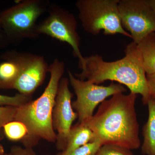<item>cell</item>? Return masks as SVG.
I'll list each match as a JSON object with an SVG mask.
<instances>
[{
    "instance_id": "obj_7",
    "label": "cell",
    "mask_w": 155,
    "mask_h": 155,
    "mask_svg": "<svg viewBox=\"0 0 155 155\" xmlns=\"http://www.w3.org/2000/svg\"><path fill=\"white\" fill-rule=\"evenodd\" d=\"M0 58L12 60L17 64V78L12 89L25 96L31 97L48 72L49 65L44 57L40 55L11 50L2 54Z\"/></svg>"
},
{
    "instance_id": "obj_1",
    "label": "cell",
    "mask_w": 155,
    "mask_h": 155,
    "mask_svg": "<svg viewBox=\"0 0 155 155\" xmlns=\"http://www.w3.org/2000/svg\"><path fill=\"white\" fill-rule=\"evenodd\" d=\"M137 97V94L131 92L128 94L120 93L101 103L97 113L83 124L93 133L91 142L131 150L139 148L141 143L135 109Z\"/></svg>"
},
{
    "instance_id": "obj_2",
    "label": "cell",
    "mask_w": 155,
    "mask_h": 155,
    "mask_svg": "<svg viewBox=\"0 0 155 155\" xmlns=\"http://www.w3.org/2000/svg\"><path fill=\"white\" fill-rule=\"evenodd\" d=\"M125 56L113 62H107L98 54L84 57L78 64L80 73L75 76L81 80H87L99 84L106 81H116L125 85L130 92L142 96V101L147 105L150 97L140 51L137 44L132 41L125 50Z\"/></svg>"
},
{
    "instance_id": "obj_8",
    "label": "cell",
    "mask_w": 155,
    "mask_h": 155,
    "mask_svg": "<svg viewBox=\"0 0 155 155\" xmlns=\"http://www.w3.org/2000/svg\"><path fill=\"white\" fill-rule=\"evenodd\" d=\"M69 82L76 95V100L72 103L76 110L78 123L85 124L94 115L95 108L108 97L126 91L122 84L111 82L108 86L95 84L87 80H81L68 71Z\"/></svg>"
},
{
    "instance_id": "obj_19",
    "label": "cell",
    "mask_w": 155,
    "mask_h": 155,
    "mask_svg": "<svg viewBox=\"0 0 155 155\" xmlns=\"http://www.w3.org/2000/svg\"><path fill=\"white\" fill-rule=\"evenodd\" d=\"M101 146V144L98 142H91L67 155H95Z\"/></svg>"
},
{
    "instance_id": "obj_5",
    "label": "cell",
    "mask_w": 155,
    "mask_h": 155,
    "mask_svg": "<svg viewBox=\"0 0 155 155\" xmlns=\"http://www.w3.org/2000/svg\"><path fill=\"white\" fill-rule=\"evenodd\" d=\"M119 0H78L75 4L84 30L93 35L103 31L106 35L119 34L132 39L119 16Z\"/></svg>"
},
{
    "instance_id": "obj_6",
    "label": "cell",
    "mask_w": 155,
    "mask_h": 155,
    "mask_svg": "<svg viewBox=\"0 0 155 155\" xmlns=\"http://www.w3.org/2000/svg\"><path fill=\"white\" fill-rule=\"evenodd\" d=\"M47 17L38 23L37 32L44 35L71 47L78 64L83 61L80 51L81 38L77 32V20L74 14L55 3L51 4Z\"/></svg>"
},
{
    "instance_id": "obj_13",
    "label": "cell",
    "mask_w": 155,
    "mask_h": 155,
    "mask_svg": "<svg viewBox=\"0 0 155 155\" xmlns=\"http://www.w3.org/2000/svg\"><path fill=\"white\" fill-rule=\"evenodd\" d=\"M146 75L155 73V32L149 35L137 44Z\"/></svg>"
},
{
    "instance_id": "obj_27",
    "label": "cell",
    "mask_w": 155,
    "mask_h": 155,
    "mask_svg": "<svg viewBox=\"0 0 155 155\" xmlns=\"http://www.w3.org/2000/svg\"></svg>"
},
{
    "instance_id": "obj_12",
    "label": "cell",
    "mask_w": 155,
    "mask_h": 155,
    "mask_svg": "<svg viewBox=\"0 0 155 155\" xmlns=\"http://www.w3.org/2000/svg\"><path fill=\"white\" fill-rule=\"evenodd\" d=\"M147 105L148 117L143 127L141 153L143 155H155V100L150 98Z\"/></svg>"
},
{
    "instance_id": "obj_24",
    "label": "cell",
    "mask_w": 155,
    "mask_h": 155,
    "mask_svg": "<svg viewBox=\"0 0 155 155\" xmlns=\"http://www.w3.org/2000/svg\"><path fill=\"white\" fill-rule=\"evenodd\" d=\"M5 154L4 147L0 144V155H4Z\"/></svg>"
},
{
    "instance_id": "obj_11",
    "label": "cell",
    "mask_w": 155,
    "mask_h": 155,
    "mask_svg": "<svg viewBox=\"0 0 155 155\" xmlns=\"http://www.w3.org/2000/svg\"><path fill=\"white\" fill-rule=\"evenodd\" d=\"M93 137V133L89 127L78 123L72 126L67 137L65 149L58 154H68L76 149L91 142Z\"/></svg>"
},
{
    "instance_id": "obj_4",
    "label": "cell",
    "mask_w": 155,
    "mask_h": 155,
    "mask_svg": "<svg viewBox=\"0 0 155 155\" xmlns=\"http://www.w3.org/2000/svg\"><path fill=\"white\" fill-rule=\"evenodd\" d=\"M51 4L49 0H23L0 12V24L10 44L38 38V20Z\"/></svg>"
},
{
    "instance_id": "obj_22",
    "label": "cell",
    "mask_w": 155,
    "mask_h": 155,
    "mask_svg": "<svg viewBox=\"0 0 155 155\" xmlns=\"http://www.w3.org/2000/svg\"><path fill=\"white\" fill-rule=\"evenodd\" d=\"M11 45L8 37L0 24V50Z\"/></svg>"
},
{
    "instance_id": "obj_25",
    "label": "cell",
    "mask_w": 155,
    "mask_h": 155,
    "mask_svg": "<svg viewBox=\"0 0 155 155\" xmlns=\"http://www.w3.org/2000/svg\"><path fill=\"white\" fill-rule=\"evenodd\" d=\"M4 155H11V153H5Z\"/></svg>"
},
{
    "instance_id": "obj_14",
    "label": "cell",
    "mask_w": 155,
    "mask_h": 155,
    "mask_svg": "<svg viewBox=\"0 0 155 155\" xmlns=\"http://www.w3.org/2000/svg\"><path fill=\"white\" fill-rule=\"evenodd\" d=\"M0 63V90L12 89L17 76V64L9 59H2Z\"/></svg>"
},
{
    "instance_id": "obj_3",
    "label": "cell",
    "mask_w": 155,
    "mask_h": 155,
    "mask_svg": "<svg viewBox=\"0 0 155 155\" xmlns=\"http://www.w3.org/2000/svg\"><path fill=\"white\" fill-rule=\"evenodd\" d=\"M64 62L56 58L49 65V81L41 95L17 107L14 121L26 126L28 134L22 143L25 148H31L40 139L54 142L57 139L52 123L53 109L60 81L65 72Z\"/></svg>"
},
{
    "instance_id": "obj_17",
    "label": "cell",
    "mask_w": 155,
    "mask_h": 155,
    "mask_svg": "<svg viewBox=\"0 0 155 155\" xmlns=\"http://www.w3.org/2000/svg\"><path fill=\"white\" fill-rule=\"evenodd\" d=\"M31 100V97L17 94L14 96L0 94V106L19 107Z\"/></svg>"
},
{
    "instance_id": "obj_9",
    "label": "cell",
    "mask_w": 155,
    "mask_h": 155,
    "mask_svg": "<svg viewBox=\"0 0 155 155\" xmlns=\"http://www.w3.org/2000/svg\"><path fill=\"white\" fill-rule=\"evenodd\" d=\"M118 9L122 26L134 42L138 44L155 32V13L147 0H119Z\"/></svg>"
},
{
    "instance_id": "obj_26",
    "label": "cell",
    "mask_w": 155,
    "mask_h": 155,
    "mask_svg": "<svg viewBox=\"0 0 155 155\" xmlns=\"http://www.w3.org/2000/svg\"><path fill=\"white\" fill-rule=\"evenodd\" d=\"M95 155H99L97 154L96 153V154Z\"/></svg>"
},
{
    "instance_id": "obj_16",
    "label": "cell",
    "mask_w": 155,
    "mask_h": 155,
    "mask_svg": "<svg viewBox=\"0 0 155 155\" xmlns=\"http://www.w3.org/2000/svg\"><path fill=\"white\" fill-rule=\"evenodd\" d=\"M17 108L11 106H0V140L4 138V125L14 121Z\"/></svg>"
},
{
    "instance_id": "obj_20",
    "label": "cell",
    "mask_w": 155,
    "mask_h": 155,
    "mask_svg": "<svg viewBox=\"0 0 155 155\" xmlns=\"http://www.w3.org/2000/svg\"><path fill=\"white\" fill-rule=\"evenodd\" d=\"M11 154L12 155H36L31 148H23L14 146L11 148Z\"/></svg>"
},
{
    "instance_id": "obj_10",
    "label": "cell",
    "mask_w": 155,
    "mask_h": 155,
    "mask_svg": "<svg viewBox=\"0 0 155 155\" xmlns=\"http://www.w3.org/2000/svg\"><path fill=\"white\" fill-rule=\"evenodd\" d=\"M69 82L67 78L63 77L60 81L52 113L53 127L58 132L56 146L61 152L66 147L72 123L78 118L72 107L73 94L69 90Z\"/></svg>"
},
{
    "instance_id": "obj_18",
    "label": "cell",
    "mask_w": 155,
    "mask_h": 155,
    "mask_svg": "<svg viewBox=\"0 0 155 155\" xmlns=\"http://www.w3.org/2000/svg\"><path fill=\"white\" fill-rule=\"evenodd\" d=\"M99 155H134L131 150L117 146H102L97 153Z\"/></svg>"
},
{
    "instance_id": "obj_23",
    "label": "cell",
    "mask_w": 155,
    "mask_h": 155,
    "mask_svg": "<svg viewBox=\"0 0 155 155\" xmlns=\"http://www.w3.org/2000/svg\"><path fill=\"white\" fill-rule=\"evenodd\" d=\"M148 4L155 13V0H147Z\"/></svg>"
},
{
    "instance_id": "obj_15",
    "label": "cell",
    "mask_w": 155,
    "mask_h": 155,
    "mask_svg": "<svg viewBox=\"0 0 155 155\" xmlns=\"http://www.w3.org/2000/svg\"><path fill=\"white\" fill-rule=\"evenodd\" d=\"M3 132L4 135L11 141H22L28 134V130L22 122L13 121L4 125Z\"/></svg>"
},
{
    "instance_id": "obj_21",
    "label": "cell",
    "mask_w": 155,
    "mask_h": 155,
    "mask_svg": "<svg viewBox=\"0 0 155 155\" xmlns=\"http://www.w3.org/2000/svg\"><path fill=\"white\" fill-rule=\"evenodd\" d=\"M146 77L150 97L155 100V73L146 75Z\"/></svg>"
}]
</instances>
